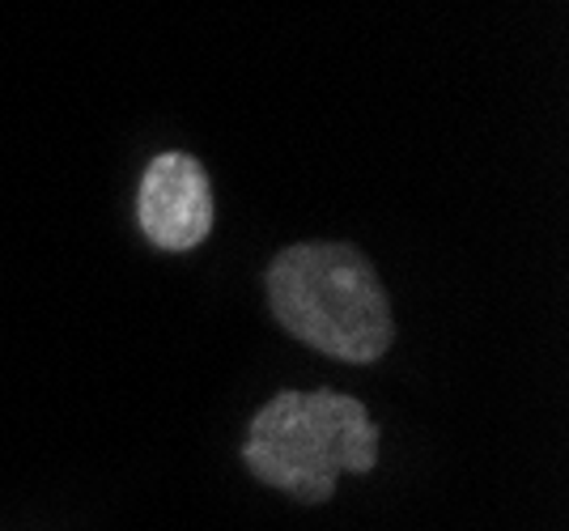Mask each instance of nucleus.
Instances as JSON below:
<instances>
[{"label":"nucleus","mask_w":569,"mask_h":531,"mask_svg":"<svg viewBox=\"0 0 569 531\" xmlns=\"http://www.w3.org/2000/svg\"><path fill=\"white\" fill-rule=\"evenodd\" d=\"M268 302L289 337L340 362H379L396 337L379 272L349 242L281 251L268 264Z\"/></svg>","instance_id":"nucleus-1"},{"label":"nucleus","mask_w":569,"mask_h":531,"mask_svg":"<svg viewBox=\"0 0 569 531\" xmlns=\"http://www.w3.org/2000/svg\"><path fill=\"white\" fill-rule=\"evenodd\" d=\"M242 459L263 484L319 507L336 493L340 472H375L379 430L353 395L281 391L256 412Z\"/></svg>","instance_id":"nucleus-2"},{"label":"nucleus","mask_w":569,"mask_h":531,"mask_svg":"<svg viewBox=\"0 0 569 531\" xmlns=\"http://www.w3.org/2000/svg\"><path fill=\"white\" fill-rule=\"evenodd\" d=\"M137 218L144 239L162 251H191L213 230V192L209 174L188 153H162L153 158L141 179Z\"/></svg>","instance_id":"nucleus-3"}]
</instances>
